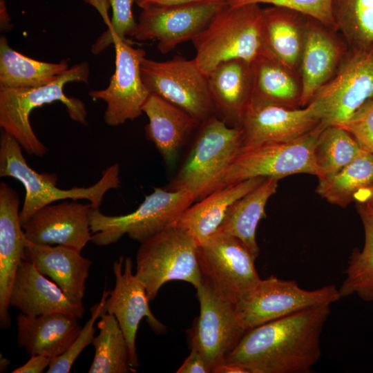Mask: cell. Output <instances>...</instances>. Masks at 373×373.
<instances>
[{"label":"cell","mask_w":373,"mask_h":373,"mask_svg":"<svg viewBox=\"0 0 373 373\" xmlns=\"http://www.w3.org/2000/svg\"><path fill=\"white\" fill-rule=\"evenodd\" d=\"M329 305L308 308L247 330L224 363L249 373H307L321 356Z\"/></svg>","instance_id":"obj_1"},{"label":"cell","mask_w":373,"mask_h":373,"mask_svg":"<svg viewBox=\"0 0 373 373\" xmlns=\"http://www.w3.org/2000/svg\"><path fill=\"white\" fill-rule=\"evenodd\" d=\"M191 42L194 59L205 75L223 61L240 59L252 63L267 49L262 8L259 4L224 3Z\"/></svg>","instance_id":"obj_2"},{"label":"cell","mask_w":373,"mask_h":373,"mask_svg":"<svg viewBox=\"0 0 373 373\" xmlns=\"http://www.w3.org/2000/svg\"><path fill=\"white\" fill-rule=\"evenodd\" d=\"M89 66L81 62L69 68L54 82L34 88L0 87V126L12 136L29 155L41 157L47 153L46 146L38 139L30 121L33 109L46 104L60 102L70 119L86 124L87 111L84 103L68 97L64 88L69 82H87Z\"/></svg>","instance_id":"obj_3"},{"label":"cell","mask_w":373,"mask_h":373,"mask_svg":"<svg viewBox=\"0 0 373 373\" xmlns=\"http://www.w3.org/2000/svg\"><path fill=\"white\" fill-rule=\"evenodd\" d=\"M119 165L107 167L101 178L88 187L61 189L57 186V176L39 173L29 166L22 154V147L10 135L3 132L0 139V176L11 177L25 189L23 204L19 212L21 224L41 207L66 199L87 200L93 209H99L105 194L120 184Z\"/></svg>","instance_id":"obj_4"},{"label":"cell","mask_w":373,"mask_h":373,"mask_svg":"<svg viewBox=\"0 0 373 373\" xmlns=\"http://www.w3.org/2000/svg\"><path fill=\"white\" fill-rule=\"evenodd\" d=\"M242 127L229 126L213 115L199 132L185 162L165 189L189 191L198 202L221 188L222 178L243 146Z\"/></svg>","instance_id":"obj_5"},{"label":"cell","mask_w":373,"mask_h":373,"mask_svg":"<svg viewBox=\"0 0 373 373\" xmlns=\"http://www.w3.org/2000/svg\"><path fill=\"white\" fill-rule=\"evenodd\" d=\"M198 247L194 237L175 224L140 242L135 274L145 286L149 300L171 280H184L195 289L202 283Z\"/></svg>","instance_id":"obj_6"},{"label":"cell","mask_w":373,"mask_h":373,"mask_svg":"<svg viewBox=\"0 0 373 373\" xmlns=\"http://www.w3.org/2000/svg\"><path fill=\"white\" fill-rule=\"evenodd\" d=\"M195 202L187 191H169L154 188L132 213L108 216L99 209H91L90 227L91 242L98 246L116 243L124 235L140 242L175 223Z\"/></svg>","instance_id":"obj_7"},{"label":"cell","mask_w":373,"mask_h":373,"mask_svg":"<svg viewBox=\"0 0 373 373\" xmlns=\"http://www.w3.org/2000/svg\"><path fill=\"white\" fill-rule=\"evenodd\" d=\"M325 126L321 122L308 133L294 140L242 147L226 171L221 188L257 177L280 180L298 173L317 177L314 147Z\"/></svg>","instance_id":"obj_8"},{"label":"cell","mask_w":373,"mask_h":373,"mask_svg":"<svg viewBox=\"0 0 373 373\" xmlns=\"http://www.w3.org/2000/svg\"><path fill=\"white\" fill-rule=\"evenodd\" d=\"M340 298L338 289L332 285L305 290L294 280L271 276L265 280L260 279L235 306L239 320L247 332L303 309L330 305Z\"/></svg>","instance_id":"obj_9"},{"label":"cell","mask_w":373,"mask_h":373,"mask_svg":"<svg viewBox=\"0 0 373 373\" xmlns=\"http://www.w3.org/2000/svg\"><path fill=\"white\" fill-rule=\"evenodd\" d=\"M142 81L150 93L155 94L182 109L200 124L215 115L207 76L194 58L181 56L159 61L143 59Z\"/></svg>","instance_id":"obj_10"},{"label":"cell","mask_w":373,"mask_h":373,"mask_svg":"<svg viewBox=\"0 0 373 373\" xmlns=\"http://www.w3.org/2000/svg\"><path fill=\"white\" fill-rule=\"evenodd\" d=\"M373 97V44L349 47L332 79L320 88L311 102L321 122L336 125L349 119Z\"/></svg>","instance_id":"obj_11"},{"label":"cell","mask_w":373,"mask_h":373,"mask_svg":"<svg viewBox=\"0 0 373 373\" xmlns=\"http://www.w3.org/2000/svg\"><path fill=\"white\" fill-rule=\"evenodd\" d=\"M256 258L239 239L220 232L198 247L202 278L221 298L234 304L260 280Z\"/></svg>","instance_id":"obj_12"},{"label":"cell","mask_w":373,"mask_h":373,"mask_svg":"<svg viewBox=\"0 0 373 373\" xmlns=\"http://www.w3.org/2000/svg\"><path fill=\"white\" fill-rule=\"evenodd\" d=\"M196 290L200 310L188 332L189 345L202 356L211 372L224 362L246 331L235 304L217 294L204 278Z\"/></svg>","instance_id":"obj_13"},{"label":"cell","mask_w":373,"mask_h":373,"mask_svg":"<svg viewBox=\"0 0 373 373\" xmlns=\"http://www.w3.org/2000/svg\"><path fill=\"white\" fill-rule=\"evenodd\" d=\"M115 69L108 86L102 90H93L90 97L105 102V123L117 126L143 114L142 106L150 93L140 73L142 61L146 57L142 48H133L126 39L115 37Z\"/></svg>","instance_id":"obj_14"},{"label":"cell","mask_w":373,"mask_h":373,"mask_svg":"<svg viewBox=\"0 0 373 373\" xmlns=\"http://www.w3.org/2000/svg\"><path fill=\"white\" fill-rule=\"evenodd\" d=\"M224 1H204L142 9L134 37L156 40L167 54L182 43L192 41L209 24Z\"/></svg>","instance_id":"obj_15"},{"label":"cell","mask_w":373,"mask_h":373,"mask_svg":"<svg viewBox=\"0 0 373 373\" xmlns=\"http://www.w3.org/2000/svg\"><path fill=\"white\" fill-rule=\"evenodd\" d=\"M113 271L115 284L104 307L106 313L115 316L128 345L131 365L136 368L140 363L135 340L141 320L145 317L157 334L164 333L166 327L151 312L145 286L133 272L131 258L119 256L113 265Z\"/></svg>","instance_id":"obj_16"},{"label":"cell","mask_w":373,"mask_h":373,"mask_svg":"<svg viewBox=\"0 0 373 373\" xmlns=\"http://www.w3.org/2000/svg\"><path fill=\"white\" fill-rule=\"evenodd\" d=\"M321 123L316 104L303 108L284 106L251 100L244 113L242 147L267 142H283L299 138Z\"/></svg>","instance_id":"obj_17"},{"label":"cell","mask_w":373,"mask_h":373,"mask_svg":"<svg viewBox=\"0 0 373 373\" xmlns=\"http://www.w3.org/2000/svg\"><path fill=\"white\" fill-rule=\"evenodd\" d=\"M90 203L75 200L50 204L21 224L26 238L36 245H62L79 252L91 240Z\"/></svg>","instance_id":"obj_18"},{"label":"cell","mask_w":373,"mask_h":373,"mask_svg":"<svg viewBox=\"0 0 373 373\" xmlns=\"http://www.w3.org/2000/svg\"><path fill=\"white\" fill-rule=\"evenodd\" d=\"M348 50L338 31L309 17L299 68L301 108L307 106L317 91L332 79Z\"/></svg>","instance_id":"obj_19"},{"label":"cell","mask_w":373,"mask_h":373,"mask_svg":"<svg viewBox=\"0 0 373 373\" xmlns=\"http://www.w3.org/2000/svg\"><path fill=\"white\" fill-rule=\"evenodd\" d=\"M19 197L5 182L0 184V327L11 326L10 295L18 267L24 259L26 237L19 219Z\"/></svg>","instance_id":"obj_20"},{"label":"cell","mask_w":373,"mask_h":373,"mask_svg":"<svg viewBox=\"0 0 373 373\" xmlns=\"http://www.w3.org/2000/svg\"><path fill=\"white\" fill-rule=\"evenodd\" d=\"M9 304L28 316L61 312L82 318L85 312L83 303L69 298L58 285L26 259L17 270Z\"/></svg>","instance_id":"obj_21"},{"label":"cell","mask_w":373,"mask_h":373,"mask_svg":"<svg viewBox=\"0 0 373 373\" xmlns=\"http://www.w3.org/2000/svg\"><path fill=\"white\" fill-rule=\"evenodd\" d=\"M207 76L216 116L229 126L241 127L252 97L251 63L240 59L223 61Z\"/></svg>","instance_id":"obj_22"},{"label":"cell","mask_w":373,"mask_h":373,"mask_svg":"<svg viewBox=\"0 0 373 373\" xmlns=\"http://www.w3.org/2000/svg\"><path fill=\"white\" fill-rule=\"evenodd\" d=\"M24 259L49 277L72 300L82 303L92 261L62 245H36L27 239Z\"/></svg>","instance_id":"obj_23"},{"label":"cell","mask_w":373,"mask_h":373,"mask_svg":"<svg viewBox=\"0 0 373 373\" xmlns=\"http://www.w3.org/2000/svg\"><path fill=\"white\" fill-rule=\"evenodd\" d=\"M77 317L55 312L39 316L20 313L17 318V345L30 355L54 358L63 354L79 334Z\"/></svg>","instance_id":"obj_24"},{"label":"cell","mask_w":373,"mask_h":373,"mask_svg":"<svg viewBox=\"0 0 373 373\" xmlns=\"http://www.w3.org/2000/svg\"><path fill=\"white\" fill-rule=\"evenodd\" d=\"M149 118L144 131L168 164L175 162L186 137L200 123L186 112L161 97L150 93L142 106Z\"/></svg>","instance_id":"obj_25"},{"label":"cell","mask_w":373,"mask_h":373,"mask_svg":"<svg viewBox=\"0 0 373 373\" xmlns=\"http://www.w3.org/2000/svg\"><path fill=\"white\" fill-rule=\"evenodd\" d=\"M265 46L279 61L299 73L308 16L284 7L262 8Z\"/></svg>","instance_id":"obj_26"},{"label":"cell","mask_w":373,"mask_h":373,"mask_svg":"<svg viewBox=\"0 0 373 373\" xmlns=\"http://www.w3.org/2000/svg\"><path fill=\"white\" fill-rule=\"evenodd\" d=\"M265 178H254L220 188L191 204L173 224L187 230L198 245L202 244L217 232L229 207Z\"/></svg>","instance_id":"obj_27"},{"label":"cell","mask_w":373,"mask_h":373,"mask_svg":"<svg viewBox=\"0 0 373 373\" xmlns=\"http://www.w3.org/2000/svg\"><path fill=\"white\" fill-rule=\"evenodd\" d=\"M254 87L251 100L284 106L300 107V73L285 66L266 49L252 63Z\"/></svg>","instance_id":"obj_28"},{"label":"cell","mask_w":373,"mask_h":373,"mask_svg":"<svg viewBox=\"0 0 373 373\" xmlns=\"http://www.w3.org/2000/svg\"><path fill=\"white\" fill-rule=\"evenodd\" d=\"M278 181L277 178H266L260 185L234 202L217 231L239 239L256 258L260 252L256 228L265 216L267 202L276 193Z\"/></svg>","instance_id":"obj_29"},{"label":"cell","mask_w":373,"mask_h":373,"mask_svg":"<svg viewBox=\"0 0 373 373\" xmlns=\"http://www.w3.org/2000/svg\"><path fill=\"white\" fill-rule=\"evenodd\" d=\"M66 60L49 63L33 59L12 49L0 37V87L34 88L48 84L68 70Z\"/></svg>","instance_id":"obj_30"},{"label":"cell","mask_w":373,"mask_h":373,"mask_svg":"<svg viewBox=\"0 0 373 373\" xmlns=\"http://www.w3.org/2000/svg\"><path fill=\"white\" fill-rule=\"evenodd\" d=\"M356 209L364 229V245L361 250L353 249L338 291L341 298L356 294L370 302L373 301V208L357 203Z\"/></svg>","instance_id":"obj_31"},{"label":"cell","mask_w":373,"mask_h":373,"mask_svg":"<svg viewBox=\"0 0 373 373\" xmlns=\"http://www.w3.org/2000/svg\"><path fill=\"white\" fill-rule=\"evenodd\" d=\"M373 185V154L362 149L335 174L318 179L316 192L329 203L345 208L360 189Z\"/></svg>","instance_id":"obj_32"},{"label":"cell","mask_w":373,"mask_h":373,"mask_svg":"<svg viewBox=\"0 0 373 373\" xmlns=\"http://www.w3.org/2000/svg\"><path fill=\"white\" fill-rule=\"evenodd\" d=\"M97 323L99 334L94 337L95 355L89 373L135 372L131 365L128 345L113 314L105 311Z\"/></svg>","instance_id":"obj_33"},{"label":"cell","mask_w":373,"mask_h":373,"mask_svg":"<svg viewBox=\"0 0 373 373\" xmlns=\"http://www.w3.org/2000/svg\"><path fill=\"white\" fill-rule=\"evenodd\" d=\"M353 136L337 125L325 126L314 147L318 179L329 177L351 162L361 151Z\"/></svg>","instance_id":"obj_34"},{"label":"cell","mask_w":373,"mask_h":373,"mask_svg":"<svg viewBox=\"0 0 373 373\" xmlns=\"http://www.w3.org/2000/svg\"><path fill=\"white\" fill-rule=\"evenodd\" d=\"M332 14L349 47L373 44V0H333Z\"/></svg>","instance_id":"obj_35"},{"label":"cell","mask_w":373,"mask_h":373,"mask_svg":"<svg viewBox=\"0 0 373 373\" xmlns=\"http://www.w3.org/2000/svg\"><path fill=\"white\" fill-rule=\"evenodd\" d=\"M112 9V18L108 29L94 42L91 52L99 55L110 45L115 37L126 39L134 37L137 21L133 14V5L136 0H107Z\"/></svg>","instance_id":"obj_36"},{"label":"cell","mask_w":373,"mask_h":373,"mask_svg":"<svg viewBox=\"0 0 373 373\" xmlns=\"http://www.w3.org/2000/svg\"><path fill=\"white\" fill-rule=\"evenodd\" d=\"M110 290L104 289L100 301L90 309L91 316L82 327V330L70 347L61 356L52 359L47 369L48 373H68L79 355L86 347L93 344L95 333V323L104 310V303Z\"/></svg>","instance_id":"obj_37"},{"label":"cell","mask_w":373,"mask_h":373,"mask_svg":"<svg viewBox=\"0 0 373 373\" xmlns=\"http://www.w3.org/2000/svg\"><path fill=\"white\" fill-rule=\"evenodd\" d=\"M332 1L333 0H224L226 4L231 6L267 3L271 6L287 8L315 19L325 26L336 30L332 14Z\"/></svg>","instance_id":"obj_38"},{"label":"cell","mask_w":373,"mask_h":373,"mask_svg":"<svg viewBox=\"0 0 373 373\" xmlns=\"http://www.w3.org/2000/svg\"><path fill=\"white\" fill-rule=\"evenodd\" d=\"M336 125L350 133L361 149L373 154V97L349 119Z\"/></svg>","instance_id":"obj_39"},{"label":"cell","mask_w":373,"mask_h":373,"mask_svg":"<svg viewBox=\"0 0 373 373\" xmlns=\"http://www.w3.org/2000/svg\"><path fill=\"white\" fill-rule=\"evenodd\" d=\"M176 372L210 373L211 370L202 356L197 350L191 349L190 354Z\"/></svg>","instance_id":"obj_40"},{"label":"cell","mask_w":373,"mask_h":373,"mask_svg":"<svg viewBox=\"0 0 373 373\" xmlns=\"http://www.w3.org/2000/svg\"><path fill=\"white\" fill-rule=\"evenodd\" d=\"M52 358L41 354L32 355L30 359L23 365L15 368L12 373H41L48 368Z\"/></svg>","instance_id":"obj_41"},{"label":"cell","mask_w":373,"mask_h":373,"mask_svg":"<svg viewBox=\"0 0 373 373\" xmlns=\"http://www.w3.org/2000/svg\"><path fill=\"white\" fill-rule=\"evenodd\" d=\"M204 1H224V0H136V4L141 9H144L153 6H173Z\"/></svg>","instance_id":"obj_42"},{"label":"cell","mask_w":373,"mask_h":373,"mask_svg":"<svg viewBox=\"0 0 373 373\" xmlns=\"http://www.w3.org/2000/svg\"><path fill=\"white\" fill-rule=\"evenodd\" d=\"M212 373H249L244 367L240 365L228 363H222L214 367L212 370Z\"/></svg>","instance_id":"obj_43"},{"label":"cell","mask_w":373,"mask_h":373,"mask_svg":"<svg viewBox=\"0 0 373 373\" xmlns=\"http://www.w3.org/2000/svg\"><path fill=\"white\" fill-rule=\"evenodd\" d=\"M354 201L366 204L373 208V185L360 189L354 195Z\"/></svg>","instance_id":"obj_44"},{"label":"cell","mask_w":373,"mask_h":373,"mask_svg":"<svg viewBox=\"0 0 373 373\" xmlns=\"http://www.w3.org/2000/svg\"><path fill=\"white\" fill-rule=\"evenodd\" d=\"M0 21L1 30L3 31L10 30L12 26L10 23V17L6 7V1L0 0Z\"/></svg>","instance_id":"obj_45"},{"label":"cell","mask_w":373,"mask_h":373,"mask_svg":"<svg viewBox=\"0 0 373 373\" xmlns=\"http://www.w3.org/2000/svg\"><path fill=\"white\" fill-rule=\"evenodd\" d=\"M10 364V361L6 358H2V354H1L0 360V372H4Z\"/></svg>","instance_id":"obj_46"}]
</instances>
